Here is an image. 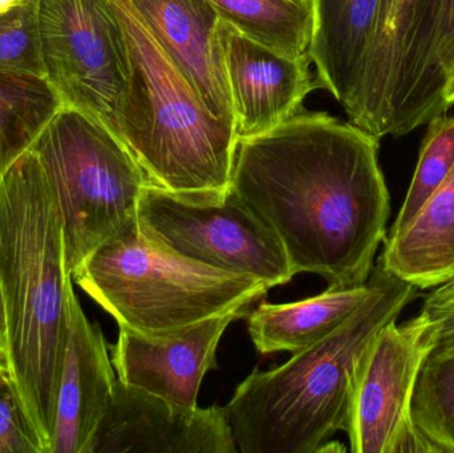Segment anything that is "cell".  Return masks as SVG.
<instances>
[{
    "mask_svg": "<svg viewBox=\"0 0 454 453\" xmlns=\"http://www.w3.org/2000/svg\"><path fill=\"white\" fill-rule=\"evenodd\" d=\"M379 149L380 138L351 121L301 109L238 138L229 191L277 237L295 276L363 286L391 213Z\"/></svg>",
    "mask_w": 454,
    "mask_h": 453,
    "instance_id": "1",
    "label": "cell"
},
{
    "mask_svg": "<svg viewBox=\"0 0 454 453\" xmlns=\"http://www.w3.org/2000/svg\"><path fill=\"white\" fill-rule=\"evenodd\" d=\"M71 279L58 205L29 148L0 178V284L11 383L44 453H52Z\"/></svg>",
    "mask_w": 454,
    "mask_h": 453,
    "instance_id": "2",
    "label": "cell"
},
{
    "mask_svg": "<svg viewBox=\"0 0 454 453\" xmlns=\"http://www.w3.org/2000/svg\"><path fill=\"white\" fill-rule=\"evenodd\" d=\"M371 292L330 335L269 371L254 370L225 407L240 453L327 452L346 433L365 354L383 327L419 297L418 287L376 263Z\"/></svg>",
    "mask_w": 454,
    "mask_h": 453,
    "instance_id": "3",
    "label": "cell"
},
{
    "mask_svg": "<svg viewBox=\"0 0 454 453\" xmlns=\"http://www.w3.org/2000/svg\"><path fill=\"white\" fill-rule=\"evenodd\" d=\"M127 42L129 77L117 116L124 141L153 185L193 204L229 193L238 136L210 112L151 36L129 0H111Z\"/></svg>",
    "mask_w": 454,
    "mask_h": 453,
    "instance_id": "4",
    "label": "cell"
},
{
    "mask_svg": "<svg viewBox=\"0 0 454 453\" xmlns=\"http://www.w3.org/2000/svg\"><path fill=\"white\" fill-rule=\"evenodd\" d=\"M72 278L119 327L168 334L227 311L247 308L269 287L170 254L138 230L98 247Z\"/></svg>",
    "mask_w": 454,
    "mask_h": 453,
    "instance_id": "5",
    "label": "cell"
},
{
    "mask_svg": "<svg viewBox=\"0 0 454 453\" xmlns=\"http://www.w3.org/2000/svg\"><path fill=\"white\" fill-rule=\"evenodd\" d=\"M31 148L58 205L68 274L98 247L138 230L151 181L106 122L63 104Z\"/></svg>",
    "mask_w": 454,
    "mask_h": 453,
    "instance_id": "6",
    "label": "cell"
},
{
    "mask_svg": "<svg viewBox=\"0 0 454 453\" xmlns=\"http://www.w3.org/2000/svg\"><path fill=\"white\" fill-rule=\"evenodd\" d=\"M138 228L170 254L254 277L269 289L295 276L277 237L231 191L221 204L202 205L149 184L138 204Z\"/></svg>",
    "mask_w": 454,
    "mask_h": 453,
    "instance_id": "7",
    "label": "cell"
},
{
    "mask_svg": "<svg viewBox=\"0 0 454 453\" xmlns=\"http://www.w3.org/2000/svg\"><path fill=\"white\" fill-rule=\"evenodd\" d=\"M37 23L45 80L66 105L114 132L129 61L111 0H37Z\"/></svg>",
    "mask_w": 454,
    "mask_h": 453,
    "instance_id": "8",
    "label": "cell"
},
{
    "mask_svg": "<svg viewBox=\"0 0 454 453\" xmlns=\"http://www.w3.org/2000/svg\"><path fill=\"white\" fill-rule=\"evenodd\" d=\"M442 322L421 310L392 321L371 343L352 396L347 435L354 453H437L418 430L412 398L421 366L436 345Z\"/></svg>",
    "mask_w": 454,
    "mask_h": 453,
    "instance_id": "9",
    "label": "cell"
},
{
    "mask_svg": "<svg viewBox=\"0 0 454 453\" xmlns=\"http://www.w3.org/2000/svg\"><path fill=\"white\" fill-rule=\"evenodd\" d=\"M225 407L185 409L117 379L87 453H237Z\"/></svg>",
    "mask_w": 454,
    "mask_h": 453,
    "instance_id": "10",
    "label": "cell"
},
{
    "mask_svg": "<svg viewBox=\"0 0 454 453\" xmlns=\"http://www.w3.org/2000/svg\"><path fill=\"white\" fill-rule=\"evenodd\" d=\"M251 306L227 311L168 334L145 335L119 327L111 359L117 379L170 403L197 409L205 375L217 369L218 345L227 327Z\"/></svg>",
    "mask_w": 454,
    "mask_h": 453,
    "instance_id": "11",
    "label": "cell"
},
{
    "mask_svg": "<svg viewBox=\"0 0 454 453\" xmlns=\"http://www.w3.org/2000/svg\"><path fill=\"white\" fill-rule=\"evenodd\" d=\"M218 42L238 138L262 135L301 111L312 79L309 53L291 58L275 52L221 19Z\"/></svg>",
    "mask_w": 454,
    "mask_h": 453,
    "instance_id": "12",
    "label": "cell"
},
{
    "mask_svg": "<svg viewBox=\"0 0 454 453\" xmlns=\"http://www.w3.org/2000/svg\"><path fill=\"white\" fill-rule=\"evenodd\" d=\"M116 380L106 337L85 316L72 278L67 287L66 354L52 453H87L111 403Z\"/></svg>",
    "mask_w": 454,
    "mask_h": 453,
    "instance_id": "13",
    "label": "cell"
},
{
    "mask_svg": "<svg viewBox=\"0 0 454 453\" xmlns=\"http://www.w3.org/2000/svg\"><path fill=\"white\" fill-rule=\"evenodd\" d=\"M144 27L215 116L234 125L220 42L221 16L209 0H129ZM235 128V127H234Z\"/></svg>",
    "mask_w": 454,
    "mask_h": 453,
    "instance_id": "14",
    "label": "cell"
},
{
    "mask_svg": "<svg viewBox=\"0 0 454 453\" xmlns=\"http://www.w3.org/2000/svg\"><path fill=\"white\" fill-rule=\"evenodd\" d=\"M454 77V0H420L389 136L403 137L448 112Z\"/></svg>",
    "mask_w": 454,
    "mask_h": 453,
    "instance_id": "15",
    "label": "cell"
},
{
    "mask_svg": "<svg viewBox=\"0 0 454 453\" xmlns=\"http://www.w3.org/2000/svg\"><path fill=\"white\" fill-rule=\"evenodd\" d=\"M379 0H315L309 55L319 88L327 90L352 121L378 24Z\"/></svg>",
    "mask_w": 454,
    "mask_h": 453,
    "instance_id": "16",
    "label": "cell"
},
{
    "mask_svg": "<svg viewBox=\"0 0 454 453\" xmlns=\"http://www.w3.org/2000/svg\"><path fill=\"white\" fill-rule=\"evenodd\" d=\"M383 244L378 265L419 290L454 278V168L413 220Z\"/></svg>",
    "mask_w": 454,
    "mask_h": 453,
    "instance_id": "17",
    "label": "cell"
},
{
    "mask_svg": "<svg viewBox=\"0 0 454 453\" xmlns=\"http://www.w3.org/2000/svg\"><path fill=\"white\" fill-rule=\"evenodd\" d=\"M419 2L379 0L375 39L356 116L351 122L380 140L391 130Z\"/></svg>",
    "mask_w": 454,
    "mask_h": 453,
    "instance_id": "18",
    "label": "cell"
},
{
    "mask_svg": "<svg viewBox=\"0 0 454 453\" xmlns=\"http://www.w3.org/2000/svg\"><path fill=\"white\" fill-rule=\"evenodd\" d=\"M370 281L351 289H327L298 302H262L247 314V330L261 354H296L311 348L338 329L368 297Z\"/></svg>",
    "mask_w": 454,
    "mask_h": 453,
    "instance_id": "19",
    "label": "cell"
},
{
    "mask_svg": "<svg viewBox=\"0 0 454 453\" xmlns=\"http://www.w3.org/2000/svg\"><path fill=\"white\" fill-rule=\"evenodd\" d=\"M223 20L259 44L299 58L309 53L315 0H209Z\"/></svg>",
    "mask_w": 454,
    "mask_h": 453,
    "instance_id": "20",
    "label": "cell"
},
{
    "mask_svg": "<svg viewBox=\"0 0 454 453\" xmlns=\"http://www.w3.org/2000/svg\"><path fill=\"white\" fill-rule=\"evenodd\" d=\"M45 79L0 76V178L63 106Z\"/></svg>",
    "mask_w": 454,
    "mask_h": 453,
    "instance_id": "21",
    "label": "cell"
},
{
    "mask_svg": "<svg viewBox=\"0 0 454 453\" xmlns=\"http://www.w3.org/2000/svg\"><path fill=\"white\" fill-rule=\"evenodd\" d=\"M412 418L437 453H454V332H440L421 366Z\"/></svg>",
    "mask_w": 454,
    "mask_h": 453,
    "instance_id": "22",
    "label": "cell"
},
{
    "mask_svg": "<svg viewBox=\"0 0 454 453\" xmlns=\"http://www.w3.org/2000/svg\"><path fill=\"white\" fill-rule=\"evenodd\" d=\"M454 168V116H440L428 122L421 143L418 167L407 197L388 233L402 230L420 212L429 197L442 186Z\"/></svg>",
    "mask_w": 454,
    "mask_h": 453,
    "instance_id": "23",
    "label": "cell"
},
{
    "mask_svg": "<svg viewBox=\"0 0 454 453\" xmlns=\"http://www.w3.org/2000/svg\"><path fill=\"white\" fill-rule=\"evenodd\" d=\"M0 76L45 79L37 0H21L0 13Z\"/></svg>",
    "mask_w": 454,
    "mask_h": 453,
    "instance_id": "24",
    "label": "cell"
},
{
    "mask_svg": "<svg viewBox=\"0 0 454 453\" xmlns=\"http://www.w3.org/2000/svg\"><path fill=\"white\" fill-rule=\"evenodd\" d=\"M0 453H44L11 380L0 383Z\"/></svg>",
    "mask_w": 454,
    "mask_h": 453,
    "instance_id": "25",
    "label": "cell"
},
{
    "mask_svg": "<svg viewBox=\"0 0 454 453\" xmlns=\"http://www.w3.org/2000/svg\"><path fill=\"white\" fill-rule=\"evenodd\" d=\"M421 310L442 322V332H454V278L427 294Z\"/></svg>",
    "mask_w": 454,
    "mask_h": 453,
    "instance_id": "26",
    "label": "cell"
},
{
    "mask_svg": "<svg viewBox=\"0 0 454 453\" xmlns=\"http://www.w3.org/2000/svg\"><path fill=\"white\" fill-rule=\"evenodd\" d=\"M7 316H5L4 298H3L2 284H0V354L7 355Z\"/></svg>",
    "mask_w": 454,
    "mask_h": 453,
    "instance_id": "27",
    "label": "cell"
},
{
    "mask_svg": "<svg viewBox=\"0 0 454 453\" xmlns=\"http://www.w3.org/2000/svg\"><path fill=\"white\" fill-rule=\"evenodd\" d=\"M11 380L10 367H8L7 355L0 354V383Z\"/></svg>",
    "mask_w": 454,
    "mask_h": 453,
    "instance_id": "28",
    "label": "cell"
},
{
    "mask_svg": "<svg viewBox=\"0 0 454 453\" xmlns=\"http://www.w3.org/2000/svg\"><path fill=\"white\" fill-rule=\"evenodd\" d=\"M445 103H447L448 108L454 105V77L445 90Z\"/></svg>",
    "mask_w": 454,
    "mask_h": 453,
    "instance_id": "29",
    "label": "cell"
},
{
    "mask_svg": "<svg viewBox=\"0 0 454 453\" xmlns=\"http://www.w3.org/2000/svg\"><path fill=\"white\" fill-rule=\"evenodd\" d=\"M20 2L21 0H0V13L10 10L11 7H13V5H16Z\"/></svg>",
    "mask_w": 454,
    "mask_h": 453,
    "instance_id": "30",
    "label": "cell"
}]
</instances>
